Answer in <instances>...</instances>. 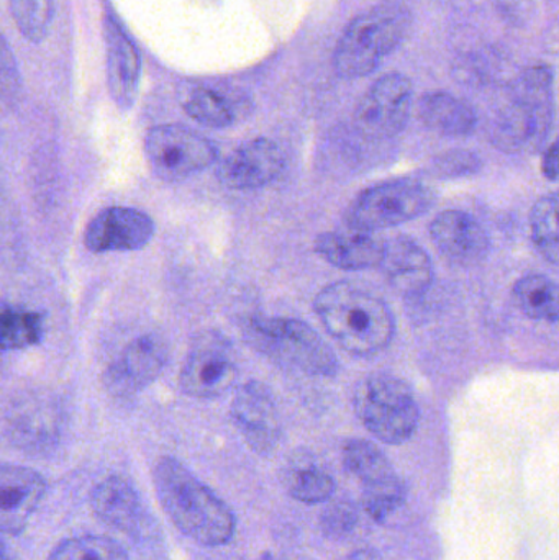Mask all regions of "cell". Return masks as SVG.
I'll use <instances>...</instances> for the list:
<instances>
[{
    "label": "cell",
    "instance_id": "1",
    "mask_svg": "<svg viewBox=\"0 0 559 560\" xmlns=\"http://www.w3.org/2000/svg\"><path fill=\"white\" fill-rule=\"evenodd\" d=\"M158 499L180 533L207 546L229 545L236 532L232 509L174 457L158 460L153 470Z\"/></svg>",
    "mask_w": 559,
    "mask_h": 560
},
{
    "label": "cell",
    "instance_id": "2",
    "mask_svg": "<svg viewBox=\"0 0 559 560\" xmlns=\"http://www.w3.org/2000/svg\"><path fill=\"white\" fill-rule=\"evenodd\" d=\"M314 308L328 335L350 354H377L391 345L396 332L389 305L350 280L324 287L315 296Z\"/></svg>",
    "mask_w": 559,
    "mask_h": 560
},
{
    "label": "cell",
    "instance_id": "3",
    "mask_svg": "<svg viewBox=\"0 0 559 560\" xmlns=\"http://www.w3.org/2000/svg\"><path fill=\"white\" fill-rule=\"evenodd\" d=\"M554 72L545 66L525 69L494 112L489 137L504 153H534L544 147L554 125Z\"/></svg>",
    "mask_w": 559,
    "mask_h": 560
},
{
    "label": "cell",
    "instance_id": "4",
    "mask_svg": "<svg viewBox=\"0 0 559 560\" xmlns=\"http://www.w3.org/2000/svg\"><path fill=\"white\" fill-rule=\"evenodd\" d=\"M412 26L406 0H383L360 13L335 48V71L345 79L364 78L393 55Z\"/></svg>",
    "mask_w": 559,
    "mask_h": 560
},
{
    "label": "cell",
    "instance_id": "5",
    "mask_svg": "<svg viewBox=\"0 0 559 560\" xmlns=\"http://www.w3.org/2000/svg\"><path fill=\"white\" fill-rule=\"evenodd\" d=\"M353 405L364 428L391 446L407 443L419 428L420 408L412 388L394 375H371L361 381Z\"/></svg>",
    "mask_w": 559,
    "mask_h": 560
},
{
    "label": "cell",
    "instance_id": "6",
    "mask_svg": "<svg viewBox=\"0 0 559 560\" xmlns=\"http://www.w3.org/2000/svg\"><path fill=\"white\" fill-rule=\"evenodd\" d=\"M432 203V190L420 180H386L361 192L348 207L345 222L357 232H380L419 219Z\"/></svg>",
    "mask_w": 559,
    "mask_h": 560
},
{
    "label": "cell",
    "instance_id": "7",
    "mask_svg": "<svg viewBox=\"0 0 559 560\" xmlns=\"http://www.w3.org/2000/svg\"><path fill=\"white\" fill-rule=\"evenodd\" d=\"M249 326L266 354L284 359L308 374L335 375L340 369L330 346L302 319L258 315Z\"/></svg>",
    "mask_w": 559,
    "mask_h": 560
},
{
    "label": "cell",
    "instance_id": "8",
    "mask_svg": "<svg viewBox=\"0 0 559 560\" xmlns=\"http://www.w3.org/2000/svg\"><path fill=\"white\" fill-rule=\"evenodd\" d=\"M147 156L160 179L174 183L212 166L217 148L212 141L183 125H160L147 137Z\"/></svg>",
    "mask_w": 559,
    "mask_h": 560
},
{
    "label": "cell",
    "instance_id": "9",
    "mask_svg": "<svg viewBox=\"0 0 559 560\" xmlns=\"http://www.w3.org/2000/svg\"><path fill=\"white\" fill-rule=\"evenodd\" d=\"M412 84L406 75L389 72L377 79L354 112V125L363 137L389 140L409 121L412 110Z\"/></svg>",
    "mask_w": 559,
    "mask_h": 560
},
{
    "label": "cell",
    "instance_id": "10",
    "mask_svg": "<svg viewBox=\"0 0 559 560\" xmlns=\"http://www.w3.org/2000/svg\"><path fill=\"white\" fill-rule=\"evenodd\" d=\"M238 378L232 346L219 332H203L190 346L179 384L190 397L216 398L226 394Z\"/></svg>",
    "mask_w": 559,
    "mask_h": 560
},
{
    "label": "cell",
    "instance_id": "11",
    "mask_svg": "<svg viewBox=\"0 0 559 560\" xmlns=\"http://www.w3.org/2000/svg\"><path fill=\"white\" fill-rule=\"evenodd\" d=\"M154 235V222L148 213L130 207H108L91 220L84 243L92 253L137 252Z\"/></svg>",
    "mask_w": 559,
    "mask_h": 560
},
{
    "label": "cell",
    "instance_id": "12",
    "mask_svg": "<svg viewBox=\"0 0 559 560\" xmlns=\"http://www.w3.org/2000/svg\"><path fill=\"white\" fill-rule=\"evenodd\" d=\"M233 423L255 453L268 456L281 440V423L275 400L265 385L248 382L236 392L232 404Z\"/></svg>",
    "mask_w": 559,
    "mask_h": 560
},
{
    "label": "cell",
    "instance_id": "13",
    "mask_svg": "<svg viewBox=\"0 0 559 560\" xmlns=\"http://www.w3.org/2000/svg\"><path fill=\"white\" fill-rule=\"evenodd\" d=\"M284 170L281 148L269 138H255L236 148L217 171L220 183L233 190H255L271 184Z\"/></svg>",
    "mask_w": 559,
    "mask_h": 560
},
{
    "label": "cell",
    "instance_id": "14",
    "mask_svg": "<svg viewBox=\"0 0 559 560\" xmlns=\"http://www.w3.org/2000/svg\"><path fill=\"white\" fill-rule=\"evenodd\" d=\"M429 230L436 248L456 265L476 266L488 256V233L475 217L463 210L439 213Z\"/></svg>",
    "mask_w": 559,
    "mask_h": 560
},
{
    "label": "cell",
    "instance_id": "15",
    "mask_svg": "<svg viewBox=\"0 0 559 560\" xmlns=\"http://www.w3.org/2000/svg\"><path fill=\"white\" fill-rule=\"evenodd\" d=\"M381 271L400 295L416 296L429 290L435 271L426 249L409 236H396L384 243Z\"/></svg>",
    "mask_w": 559,
    "mask_h": 560
},
{
    "label": "cell",
    "instance_id": "16",
    "mask_svg": "<svg viewBox=\"0 0 559 560\" xmlns=\"http://www.w3.org/2000/svg\"><path fill=\"white\" fill-rule=\"evenodd\" d=\"M167 361V348L156 335H144L135 339L120 361L108 371V385L120 394H131L153 382Z\"/></svg>",
    "mask_w": 559,
    "mask_h": 560
},
{
    "label": "cell",
    "instance_id": "17",
    "mask_svg": "<svg viewBox=\"0 0 559 560\" xmlns=\"http://www.w3.org/2000/svg\"><path fill=\"white\" fill-rule=\"evenodd\" d=\"M105 45H107V75L112 97L118 107L130 108L135 104L138 84H140V55L114 16L105 20Z\"/></svg>",
    "mask_w": 559,
    "mask_h": 560
},
{
    "label": "cell",
    "instance_id": "18",
    "mask_svg": "<svg viewBox=\"0 0 559 560\" xmlns=\"http://www.w3.org/2000/svg\"><path fill=\"white\" fill-rule=\"evenodd\" d=\"M45 479L28 467L0 464V523L12 526L25 522L45 499Z\"/></svg>",
    "mask_w": 559,
    "mask_h": 560
},
{
    "label": "cell",
    "instance_id": "19",
    "mask_svg": "<svg viewBox=\"0 0 559 560\" xmlns=\"http://www.w3.org/2000/svg\"><path fill=\"white\" fill-rule=\"evenodd\" d=\"M384 243L373 233L327 232L315 240V252L328 265L345 271H366L380 268Z\"/></svg>",
    "mask_w": 559,
    "mask_h": 560
},
{
    "label": "cell",
    "instance_id": "20",
    "mask_svg": "<svg viewBox=\"0 0 559 560\" xmlns=\"http://www.w3.org/2000/svg\"><path fill=\"white\" fill-rule=\"evenodd\" d=\"M91 503L98 518L120 532L133 535L143 528L147 515L140 495L124 477L102 480L92 492Z\"/></svg>",
    "mask_w": 559,
    "mask_h": 560
},
{
    "label": "cell",
    "instance_id": "21",
    "mask_svg": "<svg viewBox=\"0 0 559 560\" xmlns=\"http://www.w3.org/2000/svg\"><path fill=\"white\" fill-rule=\"evenodd\" d=\"M419 117L429 130L449 138L468 137L478 125L475 108L449 92L423 95Z\"/></svg>",
    "mask_w": 559,
    "mask_h": 560
},
{
    "label": "cell",
    "instance_id": "22",
    "mask_svg": "<svg viewBox=\"0 0 559 560\" xmlns=\"http://www.w3.org/2000/svg\"><path fill=\"white\" fill-rule=\"evenodd\" d=\"M183 105L193 120L210 128H226L245 117L249 101L235 91L196 88L186 95Z\"/></svg>",
    "mask_w": 559,
    "mask_h": 560
},
{
    "label": "cell",
    "instance_id": "23",
    "mask_svg": "<svg viewBox=\"0 0 559 560\" xmlns=\"http://www.w3.org/2000/svg\"><path fill=\"white\" fill-rule=\"evenodd\" d=\"M343 464L348 472L363 482L364 489L386 486L399 480L386 454L371 441H348L343 447Z\"/></svg>",
    "mask_w": 559,
    "mask_h": 560
},
{
    "label": "cell",
    "instance_id": "24",
    "mask_svg": "<svg viewBox=\"0 0 559 560\" xmlns=\"http://www.w3.org/2000/svg\"><path fill=\"white\" fill-rule=\"evenodd\" d=\"M512 299L528 318L537 322H558V285L547 276L528 275L519 279L512 289Z\"/></svg>",
    "mask_w": 559,
    "mask_h": 560
},
{
    "label": "cell",
    "instance_id": "25",
    "mask_svg": "<svg viewBox=\"0 0 559 560\" xmlns=\"http://www.w3.org/2000/svg\"><path fill=\"white\" fill-rule=\"evenodd\" d=\"M284 489L289 495L305 505L327 502L335 493V480L327 470L321 469L312 460H295L286 469Z\"/></svg>",
    "mask_w": 559,
    "mask_h": 560
},
{
    "label": "cell",
    "instance_id": "26",
    "mask_svg": "<svg viewBox=\"0 0 559 560\" xmlns=\"http://www.w3.org/2000/svg\"><path fill=\"white\" fill-rule=\"evenodd\" d=\"M531 232L535 248L545 261L558 266V194L551 192L537 200L531 212Z\"/></svg>",
    "mask_w": 559,
    "mask_h": 560
},
{
    "label": "cell",
    "instance_id": "27",
    "mask_svg": "<svg viewBox=\"0 0 559 560\" xmlns=\"http://www.w3.org/2000/svg\"><path fill=\"white\" fill-rule=\"evenodd\" d=\"M48 560H128L121 546L102 536L66 539L56 546Z\"/></svg>",
    "mask_w": 559,
    "mask_h": 560
},
{
    "label": "cell",
    "instance_id": "28",
    "mask_svg": "<svg viewBox=\"0 0 559 560\" xmlns=\"http://www.w3.org/2000/svg\"><path fill=\"white\" fill-rule=\"evenodd\" d=\"M42 332V319L36 313H0V349H22L38 345Z\"/></svg>",
    "mask_w": 559,
    "mask_h": 560
},
{
    "label": "cell",
    "instance_id": "29",
    "mask_svg": "<svg viewBox=\"0 0 559 560\" xmlns=\"http://www.w3.org/2000/svg\"><path fill=\"white\" fill-rule=\"evenodd\" d=\"M10 7L25 38L42 42L48 35L55 15V0H10Z\"/></svg>",
    "mask_w": 559,
    "mask_h": 560
},
{
    "label": "cell",
    "instance_id": "30",
    "mask_svg": "<svg viewBox=\"0 0 559 560\" xmlns=\"http://www.w3.org/2000/svg\"><path fill=\"white\" fill-rule=\"evenodd\" d=\"M406 500L407 489L399 479L386 486L364 489L363 506L374 522L386 525L406 509Z\"/></svg>",
    "mask_w": 559,
    "mask_h": 560
},
{
    "label": "cell",
    "instance_id": "31",
    "mask_svg": "<svg viewBox=\"0 0 559 560\" xmlns=\"http://www.w3.org/2000/svg\"><path fill=\"white\" fill-rule=\"evenodd\" d=\"M360 522L357 506L350 502L330 503L321 515V528L327 538L340 539L348 538Z\"/></svg>",
    "mask_w": 559,
    "mask_h": 560
},
{
    "label": "cell",
    "instance_id": "32",
    "mask_svg": "<svg viewBox=\"0 0 559 560\" xmlns=\"http://www.w3.org/2000/svg\"><path fill=\"white\" fill-rule=\"evenodd\" d=\"M22 91L19 66L9 43L0 36V101H13Z\"/></svg>",
    "mask_w": 559,
    "mask_h": 560
},
{
    "label": "cell",
    "instance_id": "33",
    "mask_svg": "<svg viewBox=\"0 0 559 560\" xmlns=\"http://www.w3.org/2000/svg\"><path fill=\"white\" fill-rule=\"evenodd\" d=\"M435 170L443 176H468V174H475L481 170V160L471 151H449V153L436 158Z\"/></svg>",
    "mask_w": 559,
    "mask_h": 560
},
{
    "label": "cell",
    "instance_id": "34",
    "mask_svg": "<svg viewBox=\"0 0 559 560\" xmlns=\"http://www.w3.org/2000/svg\"><path fill=\"white\" fill-rule=\"evenodd\" d=\"M541 173L548 180L555 183L558 179V143L554 141L545 151L541 160Z\"/></svg>",
    "mask_w": 559,
    "mask_h": 560
},
{
    "label": "cell",
    "instance_id": "35",
    "mask_svg": "<svg viewBox=\"0 0 559 560\" xmlns=\"http://www.w3.org/2000/svg\"><path fill=\"white\" fill-rule=\"evenodd\" d=\"M348 560H383V558H381V555L376 549L364 548L354 551Z\"/></svg>",
    "mask_w": 559,
    "mask_h": 560
},
{
    "label": "cell",
    "instance_id": "36",
    "mask_svg": "<svg viewBox=\"0 0 559 560\" xmlns=\"http://www.w3.org/2000/svg\"><path fill=\"white\" fill-rule=\"evenodd\" d=\"M0 560H10L9 555H7L5 548L0 545Z\"/></svg>",
    "mask_w": 559,
    "mask_h": 560
},
{
    "label": "cell",
    "instance_id": "37",
    "mask_svg": "<svg viewBox=\"0 0 559 560\" xmlns=\"http://www.w3.org/2000/svg\"><path fill=\"white\" fill-rule=\"evenodd\" d=\"M259 560H278L275 558V556L271 555V552H263L261 558Z\"/></svg>",
    "mask_w": 559,
    "mask_h": 560
}]
</instances>
